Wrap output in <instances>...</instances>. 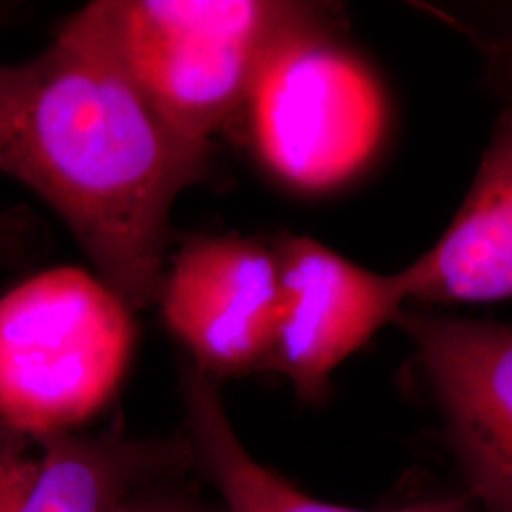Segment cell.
<instances>
[{
  "label": "cell",
  "mask_w": 512,
  "mask_h": 512,
  "mask_svg": "<svg viewBox=\"0 0 512 512\" xmlns=\"http://www.w3.org/2000/svg\"><path fill=\"white\" fill-rule=\"evenodd\" d=\"M209 160L74 16L44 52L0 65V173L54 209L133 311L156 300L173 205Z\"/></svg>",
  "instance_id": "obj_1"
},
{
  "label": "cell",
  "mask_w": 512,
  "mask_h": 512,
  "mask_svg": "<svg viewBox=\"0 0 512 512\" xmlns=\"http://www.w3.org/2000/svg\"><path fill=\"white\" fill-rule=\"evenodd\" d=\"M313 4L275 0H99L78 19L165 120L211 145L238 131L256 78Z\"/></svg>",
  "instance_id": "obj_2"
},
{
  "label": "cell",
  "mask_w": 512,
  "mask_h": 512,
  "mask_svg": "<svg viewBox=\"0 0 512 512\" xmlns=\"http://www.w3.org/2000/svg\"><path fill=\"white\" fill-rule=\"evenodd\" d=\"M131 313L105 281L69 266L0 296V420L50 437L95 416L128 370Z\"/></svg>",
  "instance_id": "obj_3"
},
{
  "label": "cell",
  "mask_w": 512,
  "mask_h": 512,
  "mask_svg": "<svg viewBox=\"0 0 512 512\" xmlns=\"http://www.w3.org/2000/svg\"><path fill=\"white\" fill-rule=\"evenodd\" d=\"M385 124L376 74L313 4L266 59L238 131L277 179L323 192L348 183L374 158Z\"/></svg>",
  "instance_id": "obj_4"
},
{
  "label": "cell",
  "mask_w": 512,
  "mask_h": 512,
  "mask_svg": "<svg viewBox=\"0 0 512 512\" xmlns=\"http://www.w3.org/2000/svg\"><path fill=\"white\" fill-rule=\"evenodd\" d=\"M281 319L264 370L285 376L306 403L325 399L332 372L408 300L403 272L376 274L306 236L274 241Z\"/></svg>",
  "instance_id": "obj_5"
},
{
  "label": "cell",
  "mask_w": 512,
  "mask_h": 512,
  "mask_svg": "<svg viewBox=\"0 0 512 512\" xmlns=\"http://www.w3.org/2000/svg\"><path fill=\"white\" fill-rule=\"evenodd\" d=\"M423 376L439 404L471 492L512 512V327L403 310Z\"/></svg>",
  "instance_id": "obj_6"
},
{
  "label": "cell",
  "mask_w": 512,
  "mask_h": 512,
  "mask_svg": "<svg viewBox=\"0 0 512 512\" xmlns=\"http://www.w3.org/2000/svg\"><path fill=\"white\" fill-rule=\"evenodd\" d=\"M156 300L203 374L215 380L264 370L283 306L274 247L238 236L192 239Z\"/></svg>",
  "instance_id": "obj_7"
},
{
  "label": "cell",
  "mask_w": 512,
  "mask_h": 512,
  "mask_svg": "<svg viewBox=\"0 0 512 512\" xmlns=\"http://www.w3.org/2000/svg\"><path fill=\"white\" fill-rule=\"evenodd\" d=\"M188 458V440L38 437L0 420V512H112Z\"/></svg>",
  "instance_id": "obj_8"
},
{
  "label": "cell",
  "mask_w": 512,
  "mask_h": 512,
  "mask_svg": "<svg viewBox=\"0 0 512 512\" xmlns=\"http://www.w3.org/2000/svg\"><path fill=\"white\" fill-rule=\"evenodd\" d=\"M401 272L408 298L421 302L512 300V107L501 112L444 234Z\"/></svg>",
  "instance_id": "obj_9"
},
{
  "label": "cell",
  "mask_w": 512,
  "mask_h": 512,
  "mask_svg": "<svg viewBox=\"0 0 512 512\" xmlns=\"http://www.w3.org/2000/svg\"><path fill=\"white\" fill-rule=\"evenodd\" d=\"M183 401L192 456L217 486L226 512H374L319 501L262 465L239 440L215 380L196 366L183 370ZM384 512H473V505L446 497Z\"/></svg>",
  "instance_id": "obj_10"
},
{
  "label": "cell",
  "mask_w": 512,
  "mask_h": 512,
  "mask_svg": "<svg viewBox=\"0 0 512 512\" xmlns=\"http://www.w3.org/2000/svg\"><path fill=\"white\" fill-rule=\"evenodd\" d=\"M29 236V219L21 211L0 213V262L23 255Z\"/></svg>",
  "instance_id": "obj_11"
},
{
  "label": "cell",
  "mask_w": 512,
  "mask_h": 512,
  "mask_svg": "<svg viewBox=\"0 0 512 512\" xmlns=\"http://www.w3.org/2000/svg\"><path fill=\"white\" fill-rule=\"evenodd\" d=\"M112 512H205L177 499H133L129 497Z\"/></svg>",
  "instance_id": "obj_12"
},
{
  "label": "cell",
  "mask_w": 512,
  "mask_h": 512,
  "mask_svg": "<svg viewBox=\"0 0 512 512\" xmlns=\"http://www.w3.org/2000/svg\"><path fill=\"white\" fill-rule=\"evenodd\" d=\"M511 73H512V54H511Z\"/></svg>",
  "instance_id": "obj_13"
}]
</instances>
